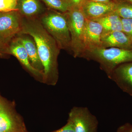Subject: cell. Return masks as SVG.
<instances>
[{
    "label": "cell",
    "mask_w": 132,
    "mask_h": 132,
    "mask_svg": "<svg viewBox=\"0 0 132 132\" xmlns=\"http://www.w3.org/2000/svg\"><path fill=\"white\" fill-rule=\"evenodd\" d=\"M64 13L71 35V52L75 58H82L86 52L84 34L86 18L81 7H71Z\"/></svg>",
    "instance_id": "cell-4"
},
{
    "label": "cell",
    "mask_w": 132,
    "mask_h": 132,
    "mask_svg": "<svg viewBox=\"0 0 132 132\" xmlns=\"http://www.w3.org/2000/svg\"><path fill=\"white\" fill-rule=\"evenodd\" d=\"M0 132H27L23 120L15 110L14 102L1 94Z\"/></svg>",
    "instance_id": "cell-5"
},
{
    "label": "cell",
    "mask_w": 132,
    "mask_h": 132,
    "mask_svg": "<svg viewBox=\"0 0 132 132\" xmlns=\"http://www.w3.org/2000/svg\"><path fill=\"white\" fill-rule=\"evenodd\" d=\"M9 55V44L0 39V56Z\"/></svg>",
    "instance_id": "cell-20"
},
{
    "label": "cell",
    "mask_w": 132,
    "mask_h": 132,
    "mask_svg": "<svg viewBox=\"0 0 132 132\" xmlns=\"http://www.w3.org/2000/svg\"><path fill=\"white\" fill-rule=\"evenodd\" d=\"M103 32L101 24L93 20L86 19L84 34L86 53L101 47V37Z\"/></svg>",
    "instance_id": "cell-10"
},
{
    "label": "cell",
    "mask_w": 132,
    "mask_h": 132,
    "mask_svg": "<svg viewBox=\"0 0 132 132\" xmlns=\"http://www.w3.org/2000/svg\"><path fill=\"white\" fill-rule=\"evenodd\" d=\"M117 3L85 0L81 9L87 19L94 20L114 12Z\"/></svg>",
    "instance_id": "cell-11"
},
{
    "label": "cell",
    "mask_w": 132,
    "mask_h": 132,
    "mask_svg": "<svg viewBox=\"0 0 132 132\" xmlns=\"http://www.w3.org/2000/svg\"><path fill=\"white\" fill-rule=\"evenodd\" d=\"M125 1H126L130 3H132V0H125Z\"/></svg>",
    "instance_id": "cell-25"
},
{
    "label": "cell",
    "mask_w": 132,
    "mask_h": 132,
    "mask_svg": "<svg viewBox=\"0 0 132 132\" xmlns=\"http://www.w3.org/2000/svg\"><path fill=\"white\" fill-rule=\"evenodd\" d=\"M91 20L101 24L104 32L122 31L121 18L115 11L98 19Z\"/></svg>",
    "instance_id": "cell-15"
},
{
    "label": "cell",
    "mask_w": 132,
    "mask_h": 132,
    "mask_svg": "<svg viewBox=\"0 0 132 132\" xmlns=\"http://www.w3.org/2000/svg\"><path fill=\"white\" fill-rule=\"evenodd\" d=\"M50 8L55 11L65 13L71 7L68 0H41Z\"/></svg>",
    "instance_id": "cell-16"
},
{
    "label": "cell",
    "mask_w": 132,
    "mask_h": 132,
    "mask_svg": "<svg viewBox=\"0 0 132 132\" xmlns=\"http://www.w3.org/2000/svg\"><path fill=\"white\" fill-rule=\"evenodd\" d=\"M68 1H69V0H68Z\"/></svg>",
    "instance_id": "cell-27"
},
{
    "label": "cell",
    "mask_w": 132,
    "mask_h": 132,
    "mask_svg": "<svg viewBox=\"0 0 132 132\" xmlns=\"http://www.w3.org/2000/svg\"><path fill=\"white\" fill-rule=\"evenodd\" d=\"M115 12L121 18L132 19V4L120 0L116 3Z\"/></svg>",
    "instance_id": "cell-17"
},
{
    "label": "cell",
    "mask_w": 132,
    "mask_h": 132,
    "mask_svg": "<svg viewBox=\"0 0 132 132\" xmlns=\"http://www.w3.org/2000/svg\"><path fill=\"white\" fill-rule=\"evenodd\" d=\"M101 47H116L132 50L131 38L122 31L103 32Z\"/></svg>",
    "instance_id": "cell-12"
},
{
    "label": "cell",
    "mask_w": 132,
    "mask_h": 132,
    "mask_svg": "<svg viewBox=\"0 0 132 132\" xmlns=\"http://www.w3.org/2000/svg\"><path fill=\"white\" fill-rule=\"evenodd\" d=\"M22 17L19 11L0 12V39L9 44L20 34Z\"/></svg>",
    "instance_id": "cell-7"
},
{
    "label": "cell",
    "mask_w": 132,
    "mask_h": 132,
    "mask_svg": "<svg viewBox=\"0 0 132 132\" xmlns=\"http://www.w3.org/2000/svg\"><path fill=\"white\" fill-rule=\"evenodd\" d=\"M131 41L132 44V37L131 38Z\"/></svg>",
    "instance_id": "cell-26"
},
{
    "label": "cell",
    "mask_w": 132,
    "mask_h": 132,
    "mask_svg": "<svg viewBox=\"0 0 132 132\" xmlns=\"http://www.w3.org/2000/svg\"><path fill=\"white\" fill-rule=\"evenodd\" d=\"M116 132H132V125L126 123L118 128Z\"/></svg>",
    "instance_id": "cell-22"
},
{
    "label": "cell",
    "mask_w": 132,
    "mask_h": 132,
    "mask_svg": "<svg viewBox=\"0 0 132 132\" xmlns=\"http://www.w3.org/2000/svg\"><path fill=\"white\" fill-rule=\"evenodd\" d=\"M17 9L22 16L27 18H38L45 12L39 0H19Z\"/></svg>",
    "instance_id": "cell-14"
},
{
    "label": "cell",
    "mask_w": 132,
    "mask_h": 132,
    "mask_svg": "<svg viewBox=\"0 0 132 132\" xmlns=\"http://www.w3.org/2000/svg\"><path fill=\"white\" fill-rule=\"evenodd\" d=\"M68 120L73 125L75 132H97L98 121L87 108L74 107Z\"/></svg>",
    "instance_id": "cell-6"
},
{
    "label": "cell",
    "mask_w": 132,
    "mask_h": 132,
    "mask_svg": "<svg viewBox=\"0 0 132 132\" xmlns=\"http://www.w3.org/2000/svg\"><path fill=\"white\" fill-rule=\"evenodd\" d=\"M28 35L34 39L43 68V82L56 85L59 78L58 58L60 48L41 23L39 18L22 17L20 34Z\"/></svg>",
    "instance_id": "cell-1"
},
{
    "label": "cell",
    "mask_w": 132,
    "mask_h": 132,
    "mask_svg": "<svg viewBox=\"0 0 132 132\" xmlns=\"http://www.w3.org/2000/svg\"><path fill=\"white\" fill-rule=\"evenodd\" d=\"M17 36L26 48L32 65L34 68L43 73V67L39 57L36 44L34 39L28 35L22 34Z\"/></svg>",
    "instance_id": "cell-13"
},
{
    "label": "cell",
    "mask_w": 132,
    "mask_h": 132,
    "mask_svg": "<svg viewBox=\"0 0 132 132\" xmlns=\"http://www.w3.org/2000/svg\"><path fill=\"white\" fill-rule=\"evenodd\" d=\"M19 0H0V12L19 11L17 5Z\"/></svg>",
    "instance_id": "cell-18"
},
{
    "label": "cell",
    "mask_w": 132,
    "mask_h": 132,
    "mask_svg": "<svg viewBox=\"0 0 132 132\" xmlns=\"http://www.w3.org/2000/svg\"><path fill=\"white\" fill-rule=\"evenodd\" d=\"M109 78L123 92L132 97V62L118 66Z\"/></svg>",
    "instance_id": "cell-9"
},
{
    "label": "cell",
    "mask_w": 132,
    "mask_h": 132,
    "mask_svg": "<svg viewBox=\"0 0 132 132\" xmlns=\"http://www.w3.org/2000/svg\"><path fill=\"white\" fill-rule=\"evenodd\" d=\"M39 19L60 49L71 51V35L65 13L52 10L44 13Z\"/></svg>",
    "instance_id": "cell-3"
},
{
    "label": "cell",
    "mask_w": 132,
    "mask_h": 132,
    "mask_svg": "<svg viewBox=\"0 0 132 132\" xmlns=\"http://www.w3.org/2000/svg\"><path fill=\"white\" fill-rule=\"evenodd\" d=\"M122 31L130 38L132 37V19L121 18Z\"/></svg>",
    "instance_id": "cell-19"
},
{
    "label": "cell",
    "mask_w": 132,
    "mask_h": 132,
    "mask_svg": "<svg viewBox=\"0 0 132 132\" xmlns=\"http://www.w3.org/2000/svg\"><path fill=\"white\" fill-rule=\"evenodd\" d=\"M92 1L97 2H112L117 3L120 0H88Z\"/></svg>",
    "instance_id": "cell-24"
},
{
    "label": "cell",
    "mask_w": 132,
    "mask_h": 132,
    "mask_svg": "<svg viewBox=\"0 0 132 132\" xmlns=\"http://www.w3.org/2000/svg\"><path fill=\"white\" fill-rule=\"evenodd\" d=\"M53 132H75L73 125L70 120L68 121L67 123L60 129Z\"/></svg>",
    "instance_id": "cell-21"
},
{
    "label": "cell",
    "mask_w": 132,
    "mask_h": 132,
    "mask_svg": "<svg viewBox=\"0 0 132 132\" xmlns=\"http://www.w3.org/2000/svg\"><path fill=\"white\" fill-rule=\"evenodd\" d=\"M83 58L100 64L108 78L120 64L132 62V50L116 47H99L86 52Z\"/></svg>",
    "instance_id": "cell-2"
},
{
    "label": "cell",
    "mask_w": 132,
    "mask_h": 132,
    "mask_svg": "<svg viewBox=\"0 0 132 132\" xmlns=\"http://www.w3.org/2000/svg\"><path fill=\"white\" fill-rule=\"evenodd\" d=\"M9 49L10 55L14 56L35 78L43 82V73L34 68L32 65L26 48L18 36L9 43Z\"/></svg>",
    "instance_id": "cell-8"
},
{
    "label": "cell",
    "mask_w": 132,
    "mask_h": 132,
    "mask_svg": "<svg viewBox=\"0 0 132 132\" xmlns=\"http://www.w3.org/2000/svg\"><path fill=\"white\" fill-rule=\"evenodd\" d=\"M85 0H69L71 7H81Z\"/></svg>",
    "instance_id": "cell-23"
}]
</instances>
